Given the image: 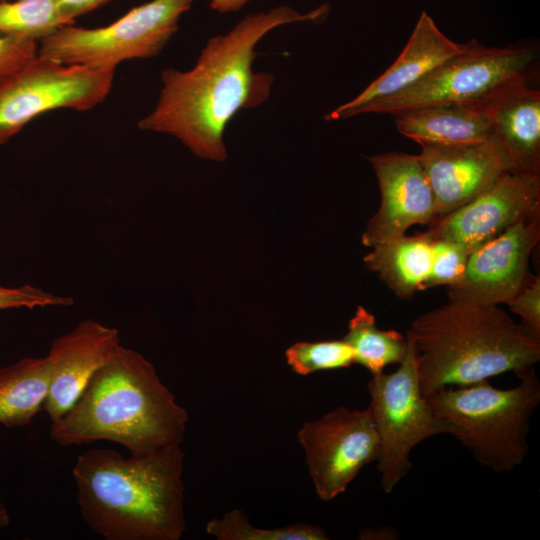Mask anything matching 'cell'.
<instances>
[{
    "label": "cell",
    "mask_w": 540,
    "mask_h": 540,
    "mask_svg": "<svg viewBox=\"0 0 540 540\" xmlns=\"http://www.w3.org/2000/svg\"><path fill=\"white\" fill-rule=\"evenodd\" d=\"M327 13V5L304 14L283 5L248 14L227 34L211 37L190 70L162 72L157 104L139 121V129L170 134L200 158L225 160L227 125L271 93L273 75L253 70L258 42L281 25L316 21Z\"/></svg>",
    "instance_id": "obj_1"
},
{
    "label": "cell",
    "mask_w": 540,
    "mask_h": 540,
    "mask_svg": "<svg viewBox=\"0 0 540 540\" xmlns=\"http://www.w3.org/2000/svg\"><path fill=\"white\" fill-rule=\"evenodd\" d=\"M181 445L124 456L91 448L72 468L80 514L105 540H179L186 530Z\"/></svg>",
    "instance_id": "obj_2"
},
{
    "label": "cell",
    "mask_w": 540,
    "mask_h": 540,
    "mask_svg": "<svg viewBox=\"0 0 540 540\" xmlns=\"http://www.w3.org/2000/svg\"><path fill=\"white\" fill-rule=\"evenodd\" d=\"M188 413L142 354L119 345L76 402L51 422L63 447L110 441L130 454L181 445Z\"/></svg>",
    "instance_id": "obj_3"
},
{
    "label": "cell",
    "mask_w": 540,
    "mask_h": 540,
    "mask_svg": "<svg viewBox=\"0 0 540 540\" xmlns=\"http://www.w3.org/2000/svg\"><path fill=\"white\" fill-rule=\"evenodd\" d=\"M406 338L414 348L426 397L506 372L519 378L540 360V337L499 305L448 302L416 317Z\"/></svg>",
    "instance_id": "obj_4"
},
{
    "label": "cell",
    "mask_w": 540,
    "mask_h": 540,
    "mask_svg": "<svg viewBox=\"0 0 540 540\" xmlns=\"http://www.w3.org/2000/svg\"><path fill=\"white\" fill-rule=\"evenodd\" d=\"M520 383L498 389L488 381L451 386L427 396L446 429L483 467L513 471L529 452L530 420L540 403V381L534 367Z\"/></svg>",
    "instance_id": "obj_5"
},
{
    "label": "cell",
    "mask_w": 540,
    "mask_h": 540,
    "mask_svg": "<svg viewBox=\"0 0 540 540\" xmlns=\"http://www.w3.org/2000/svg\"><path fill=\"white\" fill-rule=\"evenodd\" d=\"M194 0H150L105 27L65 25L40 40L38 55L65 65L115 70L123 61L158 55Z\"/></svg>",
    "instance_id": "obj_6"
},
{
    "label": "cell",
    "mask_w": 540,
    "mask_h": 540,
    "mask_svg": "<svg viewBox=\"0 0 540 540\" xmlns=\"http://www.w3.org/2000/svg\"><path fill=\"white\" fill-rule=\"evenodd\" d=\"M538 50L529 46L485 47L475 40L413 86L359 108L354 116H392L430 105L481 103L509 84L530 79Z\"/></svg>",
    "instance_id": "obj_7"
},
{
    "label": "cell",
    "mask_w": 540,
    "mask_h": 540,
    "mask_svg": "<svg viewBox=\"0 0 540 540\" xmlns=\"http://www.w3.org/2000/svg\"><path fill=\"white\" fill-rule=\"evenodd\" d=\"M392 373L372 375L368 382L369 408L378 433L377 469L381 489L389 494L412 467L410 454L422 441L446 433L420 388L412 343Z\"/></svg>",
    "instance_id": "obj_8"
},
{
    "label": "cell",
    "mask_w": 540,
    "mask_h": 540,
    "mask_svg": "<svg viewBox=\"0 0 540 540\" xmlns=\"http://www.w3.org/2000/svg\"><path fill=\"white\" fill-rule=\"evenodd\" d=\"M115 70L65 65L37 55L0 81V144L44 112L86 111L108 96Z\"/></svg>",
    "instance_id": "obj_9"
},
{
    "label": "cell",
    "mask_w": 540,
    "mask_h": 540,
    "mask_svg": "<svg viewBox=\"0 0 540 540\" xmlns=\"http://www.w3.org/2000/svg\"><path fill=\"white\" fill-rule=\"evenodd\" d=\"M316 495L330 501L342 494L359 472L377 461L378 433L369 407L339 406L303 423L297 432Z\"/></svg>",
    "instance_id": "obj_10"
},
{
    "label": "cell",
    "mask_w": 540,
    "mask_h": 540,
    "mask_svg": "<svg viewBox=\"0 0 540 540\" xmlns=\"http://www.w3.org/2000/svg\"><path fill=\"white\" fill-rule=\"evenodd\" d=\"M539 214L519 221L473 250L461 279L447 286L450 303H507L529 280V258L539 242Z\"/></svg>",
    "instance_id": "obj_11"
},
{
    "label": "cell",
    "mask_w": 540,
    "mask_h": 540,
    "mask_svg": "<svg viewBox=\"0 0 540 540\" xmlns=\"http://www.w3.org/2000/svg\"><path fill=\"white\" fill-rule=\"evenodd\" d=\"M540 214V175L509 172L489 189L426 231L433 239L460 244L470 253L519 221Z\"/></svg>",
    "instance_id": "obj_12"
},
{
    "label": "cell",
    "mask_w": 540,
    "mask_h": 540,
    "mask_svg": "<svg viewBox=\"0 0 540 540\" xmlns=\"http://www.w3.org/2000/svg\"><path fill=\"white\" fill-rule=\"evenodd\" d=\"M418 144V157L435 197L436 218L465 205L512 172L494 138L459 144Z\"/></svg>",
    "instance_id": "obj_13"
},
{
    "label": "cell",
    "mask_w": 540,
    "mask_h": 540,
    "mask_svg": "<svg viewBox=\"0 0 540 540\" xmlns=\"http://www.w3.org/2000/svg\"><path fill=\"white\" fill-rule=\"evenodd\" d=\"M378 179L381 203L368 221L362 243L373 247L436 219L435 197L418 155L388 152L367 157Z\"/></svg>",
    "instance_id": "obj_14"
},
{
    "label": "cell",
    "mask_w": 540,
    "mask_h": 540,
    "mask_svg": "<svg viewBox=\"0 0 540 540\" xmlns=\"http://www.w3.org/2000/svg\"><path fill=\"white\" fill-rule=\"evenodd\" d=\"M119 345L116 328L91 319L81 321L53 340L46 355L49 383L43 404L51 422L70 409Z\"/></svg>",
    "instance_id": "obj_15"
},
{
    "label": "cell",
    "mask_w": 540,
    "mask_h": 540,
    "mask_svg": "<svg viewBox=\"0 0 540 540\" xmlns=\"http://www.w3.org/2000/svg\"><path fill=\"white\" fill-rule=\"evenodd\" d=\"M468 43L460 44L443 34L423 11L410 38L394 63L355 98L337 107L327 121L353 117L362 106L397 94L430 74L451 58L464 53Z\"/></svg>",
    "instance_id": "obj_16"
},
{
    "label": "cell",
    "mask_w": 540,
    "mask_h": 540,
    "mask_svg": "<svg viewBox=\"0 0 540 540\" xmlns=\"http://www.w3.org/2000/svg\"><path fill=\"white\" fill-rule=\"evenodd\" d=\"M483 103L512 172L540 175V91L522 79Z\"/></svg>",
    "instance_id": "obj_17"
},
{
    "label": "cell",
    "mask_w": 540,
    "mask_h": 540,
    "mask_svg": "<svg viewBox=\"0 0 540 540\" xmlns=\"http://www.w3.org/2000/svg\"><path fill=\"white\" fill-rule=\"evenodd\" d=\"M398 131L415 142L459 144L493 138L489 113L481 103L430 105L394 115Z\"/></svg>",
    "instance_id": "obj_18"
},
{
    "label": "cell",
    "mask_w": 540,
    "mask_h": 540,
    "mask_svg": "<svg viewBox=\"0 0 540 540\" xmlns=\"http://www.w3.org/2000/svg\"><path fill=\"white\" fill-rule=\"evenodd\" d=\"M432 243L427 232L404 234L371 247L363 260L396 296L408 299L425 289L433 262Z\"/></svg>",
    "instance_id": "obj_19"
},
{
    "label": "cell",
    "mask_w": 540,
    "mask_h": 540,
    "mask_svg": "<svg viewBox=\"0 0 540 540\" xmlns=\"http://www.w3.org/2000/svg\"><path fill=\"white\" fill-rule=\"evenodd\" d=\"M49 383L47 357L23 358L0 368V424L28 425L43 409Z\"/></svg>",
    "instance_id": "obj_20"
},
{
    "label": "cell",
    "mask_w": 540,
    "mask_h": 540,
    "mask_svg": "<svg viewBox=\"0 0 540 540\" xmlns=\"http://www.w3.org/2000/svg\"><path fill=\"white\" fill-rule=\"evenodd\" d=\"M343 339L353 349L355 363L372 375L383 372L389 364L401 363L408 348L406 337L395 330L379 329L374 315L363 306L357 307Z\"/></svg>",
    "instance_id": "obj_21"
},
{
    "label": "cell",
    "mask_w": 540,
    "mask_h": 540,
    "mask_svg": "<svg viewBox=\"0 0 540 540\" xmlns=\"http://www.w3.org/2000/svg\"><path fill=\"white\" fill-rule=\"evenodd\" d=\"M65 25L56 0L0 1V35L40 42Z\"/></svg>",
    "instance_id": "obj_22"
},
{
    "label": "cell",
    "mask_w": 540,
    "mask_h": 540,
    "mask_svg": "<svg viewBox=\"0 0 540 540\" xmlns=\"http://www.w3.org/2000/svg\"><path fill=\"white\" fill-rule=\"evenodd\" d=\"M206 532L218 540H327L326 530L320 526L295 523L274 528L251 525L241 509L226 512L206 524Z\"/></svg>",
    "instance_id": "obj_23"
},
{
    "label": "cell",
    "mask_w": 540,
    "mask_h": 540,
    "mask_svg": "<svg viewBox=\"0 0 540 540\" xmlns=\"http://www.w3.org/2000/svg\"><path fill=\"white\" fill-rule=\"evenodd\" d=\"M287 364L299 375L351 366L355 356L351 346L342 338L326 341H300L285 351Z\"/></svg>",
    "instance_id": "obj_24"
},
{
    "label": "cell",
    "mask_w": 540,
    "mask_h": 540,
    "mask_svg": "<svg viewBox=\"0 0 540 540\" xmlns=\"http://www.w3.org/2000/svg\"><path fill=\"white\" fill-rule=\"evenodd\" d=\"M432 249L433 262L425 289L457 283L463 276L470 252L460 244L444 239H433Z\"/></svg>",
    "instance_id": "obj_25"
},
{
    "label": "cell",
    "mask_w": 540,
    "mask_h": 540,
    "mask_svg": "<svg viewBox=\"0 0 540 540\" xmlns=\"http://www.w3.org/2000/svg\"><path fill=\"white\" fill-rule=\"evenodd\" d=\"M73 304V299L65 296H57L43 291L31 285H24L17 288H6L0 286V309L47 306H69Z\"/></svg>",
    "instance_id": "obj_26"
},
{
    "label": "cell",
    "mask_w": 540,
    "mask_h": 540,
    "mask_svg": "<svg viewBox=\"0 0 540 540\" xmlns=\"http://www.w3.org/2000/svg\"><path fill=\"white\" fill-rule=\"evenodd\" d=\"M506 304L513 313L522 318V325L526 329L533 335L540 337L539 276L529 279Z\"/></svg>",
    "instance_id": "obj_27"
},
{
    "label": "cell",
    "mask_w": 540,
    "mask_h": 540,
    "mask_svg": "<svg viewBox=\"0 0 540 540\" xmlns=\"http://www.w3.org/2000/svg\"><path fill=\"white\" fill-rule=\"evenodd\" d=\"M37 41L0 35V81L20 70L38 55Z\"/></svg>",
    "instance_id": "obj_28"
},
{
    "label": "cell",
    "mask_w": 540,
    "mask_h": 540,
    "mask_svg": "<svg viewBox=\"0 0 540 540\" xmlns=\"http://www.w3.org/2000/svg\"><path fill=\"white\" fill-rule=\"evenodd\" d=\"M59 11L68 24L73 25L75 18L86 14L111 0H56Z\"/></svg>",
    "instance_id": "obj_29"
},
{
    "label": "cell",
    "mask_w": 540,
    "mask_h": 540,
    "mask_svg": "<svg viewBox=\"0 0 540 540\" xmlns=\"http://www.w3.org/2000/svg\"><path fill=\"white\" fill-rule=\"evenodd\" d=\"M250 0H208L211 9L219 13L236 12Z\"/></svg>",
    "instance_id": "obj_30"
},
{
    "label": "cell",
    "mask_w": 540,
    "mask_h": 540,
    "mask_svg": "<svg viewBox=\"0 0 540 540\" xmlns=\"http://www.w3.org/2000/svg\"><path fill=\"white\" fill-rule=\"evenodd\" d=\"M393 529L391 528H368L363 529L359 533V538L361 539H388L386 536L389 537V539L394 538L393 536H396L397 534L393 533Z\"/></svg>",
    "instance_id": "obj_31"
},
{
    "label": "cell",
    "mask_w": 540,
    "mask_h": 540,
    "mask_svg": "<svg viewBox=\"0 0 540 540\" xmlns=\"http://www.w3.org/2000/svg\"><path fill=\"white\" fill-rule=\"evenodd\" d=\"M10 523V516L4 503L0 500V529L5 528Z\"/></svg>",
    "instance_id": "obj_32"
},
{
    "label": "cell",
    "mask_w": 540,
    "mask_h": 540,
    "mask_svg": "<svg viewBox=\"0 0 540 540\" xmlns=\"http://www.w3.org/2000/svg\"><path fill=\"white\" fill-rule=\"evenodd\" d=\"M0 1H8V0H0Z\"/></svg>",
    "instance_id": "obj_33"
}]
</instances>
